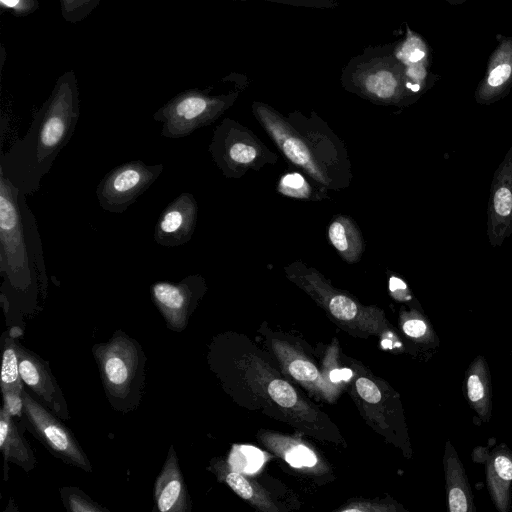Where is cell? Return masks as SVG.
Here are the masks:
<instances>
[{
	"label": "cell",
	"mask_w": 512,
	"mask_h": 512,
	"mask_svg": "<svg viewBox=\"0 0 512 512\" xmlns=\"http://www.w3.org/2000/svg\"><path fill=\"white\" fill-rule=\"evenodd\" d=\"M79 117L80 92L72 69L58 77L24 137L1 153L0 172L25 195L37 192L42 178L71 140Z\"/></svg>",
	"instance_id": "6da1fadb"
},
{
	"label": "cell",
	"mask_w": 512,
	"mask_h": 512,
	"mask_svg": "<svg viewBox=\"0 0 512 512\" xmlns=\"http://www.w3.org/2000/svg\"><path fill=\"white\" fill-rule=\"evenodd\" d=\"M26 196L0 172V271L8 284L26 291L47 283L40 234Z\"/></svg>",
	"instance_id": "7a4b0ae2"
},
{
	"label": "cell",
	"mask_w": 512,
	"mask_h": 512,
	"mask_svg": "<svg viewBox=\"0 0 512 512\" xmlns=\"http://www.w3.org/2000/svg\"><path fill=\"white\" fill-rule=\"evenodd\" d=\"M92 354L105 396L113 410H136L144 395L147 357L140 343L122 330L94 344Z\"/></svg>",
	"instance_id": "3957f363"
},
{
	"label": "cell",
	"mask_w": 512,
	"mask_h": 512,
	"mask_svg": "<svg viewBox=\"0 0 512 512\" xmlns=\"http://www.w3.org/2000/svg\"><path fill=\"white\" fill-rule=\"evenodd\" d=\"M341 83L346 90L376 103L401 105L416 96L392 44L367 47L351 58L342 69Z\"/></svg>",
	"instance_id": "277c9868"
},
{
	"label": "cell",
	"mask_w": 512,
	"mask_h": 512,
	"mask_svg": "<svg viewBox=\"0 0 512 512\" xmlns=\"http://www.w3.org/2000/svg\"><path fill=\"white\" fill-rule=\"evenodd\" d=\"M211 94L212 87L184 90L156 110L152 118L162 124L161 135L170 139L186 137L216 121L237 99L240 88Z\"/></svg>",
	"instance_id": "5b68a950"
},
{
	"label": "cell",
	"mask_w": 512,
	"mask_h": 512,
	"mask_svg": "<svg viewBox=\"0 0 512 512\" xmlns=\"http://www.w3.org/2000/svg\"><path fill=\"white\" fill-rule=\"evenodd\" d=\"M22 426L30 432L55 458L85 472L92 464L74 433L57 415L45 407L27 388L22 392Z\"/></svg>",
	"instance_id": "8992f818"
},
{
	"label": "cell",
	"mask_w": 512,
	"mask_h": 512,
	"mask_svg": "<svg viewBox=\"0 0 512 512\" xmlns=\"http://www.w3.org/2000/svg\"><path fill=\"white\" fill-rule=\"evenodd\" d=\"M162 163L129 161L110 170L96 186L100 207L110 213L125 212L162 174Z\"/></svg>",
	"instance_id": "52a82bcc"
},
{
	"label": "cell",
	"mask_w": 512,
	"mask_h": 512,
	"mask_svg": "<svg viewBox=\"0 0 512 512\" xmlns=\"http://www.w3.org/2000/svg\"><path fill=\"white\" fill-rule=\"evenodd\" d=\"M206 291L204 278L188 275L179 282L157 281L150 286L151 300L165 320L168 329L182 332Z\"/></svg>",
	"instance_id": "ba28073f"
},
{
	"label": "cell",
	"mask_w": 512,
	"mask_h": 512,
	"mask_svg": "<svg viewBox=\"0 0 512 512\" xmlns=\"http://www.w3.org/2000/svg\"><path fill=\"white\" fill-rule=\"evenodd\" d=\"M20 376L25 387L62 420L71 415L64 394L52 374L49 362L16 341Z\"/></svg>",
	"instance_id": "9c48e42d"
},
{
	"label": "cell",
	"mask_w": 512,
	"mask_h": 512,
	"mask_svg": "<svg viewBox=\"0 0 512 512\" xmlns=\"http://www.w3.org/2000/svg\"><path fill=\"white\" fill-rule=\"evenodd\" d=\"M253 111L284 155L317 181L328 184L321 166L306 142L291 129L289 123L270 106L254 102Z\"/></svg>",
	"instance_id": "30bf717a"
},
{
	"label": "cell",
	"mask_w": 512,
	"mask_h": 512,
	"mask_svg": "<svg viewBox=\"0 0 512 512\" xmlns=\"http://www.w3.org/2000/svg\"><path fill=\"white\" fill-rule=\"evenodd\" d=\"M216 165L227 177L237 176L260 157V150L248 140L241 127L225 119L216 127L208 148Z\"/></svg>",
	"instance_id": "8fae6325"
},
{
	"label": "cell",
	"mask_w": 512,
	"mask_h": 512,
	"mask_svg": "<svg viewBox=\"0 0 512 512\" xmlns=\"http://www.w3.org/2000/svg\"><path fill=\"white\" fill-rule=\"evenodd\" d=\"M512 234V146L495 170L487 212V236L493 247Z\"/></svg>",
	"instance_id": "7c38bea8"
},
{
	"label": "cell",
	"mask_w": 512,
	"mask_h": 512,
	"mask_svg": "<svg viewBox=\"0 0 512 512\" xmlns=\"http://www.w3.org/2000/svg\"><path fill=\"white\" fill-rule=\"evenodd\" d=\"M198 205L193 194L183 192L161 212L154 228L153 239L163 247L188 243L194 234Z\"/></svg>",
	"instance_id": "4fadbf2b"
},
{
	"label": "cell",
	"mask_w": 512,
	"mask_h": 512,
	"mask_svg": "<svg viewBox=\"0 0 512 512\" xmlns=\"http://www.w3.org/2000/svg\"><path fill=\"white\" fill-rule=\"evenodd\" d=\"M154 501L160 512H188L191 500L181 472L178 456L170 446L165 462L155 480Z\"/></svg>",
	"instance_id": "5bb4252c"
},
{
	"label": "cell",
	"mask_w": 512,
	"mask_h": 512,
	"mask_svg": "<svg viewBox=\"0 0 512 512\" xmlns=\"http://www.w3.org/2000/svg\"><path fill=\"white\" fill-rule=\"evenodd\" d=\"M512 87V37H503L490 55L484 77L475 91L478 104L489 105Z\"/></svg>",
	"instance_id": "9a60e30c"
},
{
	"label": "cell",
	"mask_w": 512,
	"mask_h": 512,
	"mask_svg": "<svg viewBox=\"0 0 512 512\" xmlns=\"http://www.w3.org/2000/svg\"><path fill=\"white\" fill-rule=\"evenodd\" d=\"M443 464L448 511L475 512L473 493L464 466L449 440L445 443Z\"/></svg>",
	"instance_id": "2e32d148"
},
{
	"label": "cell",
	"mask_w": 512,
	"mask_h": 512,
	"mask_svg": "<svg viewBox=\"0 0 512 512\" xmlns=\"http://www.w3.org/2000/svg\"><path fill=\"white\" fill-rule=\"evenodd\" d=\"M486 481L491 499L500 512L511 505L512 451L501 443L487 457Z\"/></svg>",
	"instance_id": "e0dca14e"
},
{
	"label": "cell",
	"mask_w": 512,
	"mask_h": 512,
	"mask_svg": "<svg viewBox=\"0 0 512 512\" xmlns=\"http://www.w3.org/2000/svg\"><path fill=\"white\" fill-rule=\"evenodd\" d=\"M463 391L478 417L483 422H489L492 414L491 375L488 363L482 355L477 356L466 370Z\"/></svg>",
	"instance_id": "ac0fdd59"
},
{
	"label": "cell",
	"mask_w": 512,
	"mask_h": 512,
	"mask_svg": "<svg viewBox=\"0 0 512 512\" xmlns=\"http://www.w3.org/2000/svg\"><path fill=\"white\" fill-rule=\"evenodd\" d=\"M0 450L7 462H12L30 472L36 465V458L33 450L19 430L14 417L2 406L0 410Z\"/></svg>",
	"instance_id": "d6986e66"
},
{
	"label": "cell",
	"mask_w": 512,
	"mask_h": 512,
	"mask_svg": "<svg viewBox=\"0 0 512 512\" xmlns=\"http://www.w3.org/2000/svg\"><path fill=\"white\" fill-rule=\"evenodd\" d=\"M331 244L348 262L359 260L363 252V240L355 223L343 216L334 219L328 229Z\"/></svg>",
	"instance_id": "ffe728a7"
},
{
	"label": "cell",
	"mask_w": 512,
	"mask_h": 512,
	"mask_svg": "<svg viewBox=\"0 0 512 512\" xmlns=\"http://www.w3.org/2000/svg\"><path fill=\"white\" fill-rule=\"evenodd\" d=\"M16 341L13 337L3 334L1 338L2 365H1V391L22 392L24 384L19 371V359Z\"/></svg>",
	"instance_id": "44dd1931"
},
{
	"label": "cell",
	"mask_w": 512,
	"mask_h": 512,
	"mask_svg": "<svg viewBox=\"0 0 512 512\" xmlns=\"http://www.w3.org/2000/svg\"><path fill=\"white\" fill-rule=\"evenodd\" d=\"M60 495L65 508L70 512L108 511L106 508L94 502L78 487H62L60 489Z\"/></svg>",
	"instance_id": "7402d4cb"
},
{
	"label": "cell",
	"mask_w": 512,
	"mask_h": 512,
	"mask_svg": "<svg viewBox=\"0 0 512 512\" xmlns=\"http://www.w3.org/2000/svg\"><path fill=\"white\" fill-rule=\"evenodd\" d=\"M102 0H59L62 18L71 24L86 19Z\"/></svg>",
	"instance_id": "603a6c76"
},
{
	"label": "cell",
	"mask_w": 512,
	"mask_h": 512,
	"mask_svg": "<svg viewBox=\"0 0 512 512\" xmlns=\"http://www.w3.org/2000/svg\"><path fill=\"white\" fill-rule=\"evenodd\" d=\"M278 190L289 197L308 198L310 196V186L299 173H288L283 176Z\"/></svg>",
	"instance_id": "cb8c5ba5"
},
{
	"label": "cell",
	"mask_w": 512,
	"mask_h": 512,
	"mask_svg": "<svg viewBox=\"0 0 512 512\" xmlns=\"http://www.w3.org/2000/svg\"><path fill=\"white\" fill-rule=\"evenodd\" d=\"M268 393L282 407H292L297 401V394L292 386L280 379H275L269 384Z\"/></svg>",
	"instance_id": "d4e9b609"
},
{
	"label": "cell",
	"mask_w": 512,
	"mask_h": 512,
	"mask_svg": "<svg viewBox=\"0 0 512 512\" xmlns=\"http://www.w3.org/2000/svg\"><path fill=\"white\" fill-rule=\"evenodd\" d=\"M329 310L341 320H351L357 314V305L349 297L337 294L330 299Z\"/></svg>",
	"instance_id": "484cf974"
},
{
	"label": "cell",
	"mask_w": 512,
	"mask_h": 512,
	"mask_svg": "<svg viewBox=\"0 0 512 512\" xmlns=\"http://www.w3.org/2000/svg\"><path fill=\"white\" fill-rule=\"evenodd\" d=\"M1 9L9 11L16 17H25L40 7L39 0H0Z\"/></svg>",
	"instance_id": "4316f807"
},
{
	"label": "cell",
	"mask_w": 512,
	"mask_h": 512,
	"mask_svg": "<svg viewBox=\"0 0 512 512\" xmlns=\"http://www.w3.org/2000/svg\"><path fill=\"white\" fill-rule=\"evenodd\" d=\"M240 456H236V459L239 462L245 460V465L243 470L246 473H254L256 472L264 462L263 453L255 447L251 446H242L239 449Z\"/></svg>",
	"instance_id": "83f0119b"
},
{
	"label": "cell",
	"mask_w": 512,
	"mask_h": 512,
	"mask_svg": "<svg viewBox=\"0 0 512 512\" xmlns=\"http://www.w3.org/2000/svg\"><path fill=\"white\" fill-rule=\"evenodd\" d=\"M286 461L293 467L313 466L316 463L314 453L305 446H296L286 453Z\"/></svg>",
	"instance_id": "f1b7e54d"
},
{
	"label": "cell",
	"mask_w": 512,
	"mask_h": 512,
	"mask_svg": "<svg viewBox=\"0 0 512 512\" xmlns=\"http://www.w3.org/2000/svg\"><path fill=\"white\" fill-rule=\"evenodd\" d=\"M289 372L295 379L301 381H312L319 376L317 368L312 363L299 359L290 363Z\"/></svg>",
	"instance_id": "f546056e"
},
{
	"label": "cell",
	"mask_w": 512,
	"mask_h": 512,
	"mask_svg": "<svg viewBox=\"0 0 512 512\" xmlns=\"http://www.w3.org/2000/svg\"><path fill=\"white\" fill-rule=\"evenodd\" d=\"M251 1V0H238ZM279 3L295 7L317 8V9H335L339 6L338 0H256Z\"/></svg>",
	"instance_id": "4dcf8cb0"
},
{
	"label": "cell",
	"mask_w": 512,
	"mask_h": 512,
	"mask_svg": "<svg viewBox=\"0 0 512 512\" xmlns=\"http://www.w3.org/2000/svg\"><path fill=\"white\" fill-rule=\"evenodd\" d=\"M226 483L243 499L253 496V489L249 482L238 472H230L225 477Z\"/></svg>",
	"instance_id": "1f68e13d"
},
{
	"label": "cell",
	"mask_w": 512,
	"mask_h": 512,
	"mask_svg": "<svg viewBox=\"0 0 512 512\" xmlns=\"http://www.w3.org/2000/svg\"><path fill=\"white\" fill-rule=\"evenodd\" d=\"M356 388L363 400L369 403H378L381 400V392L371 380L361 377L356 381Z\"/></svg>",
	"instance_id": "d6a6232c"
},
{
	"label": "cell",
	"mask_w": 512,
	"mask_h": 512,
	"mask_svg": "<svg viewBox=\"0 0 512 512\" xmlns=\"http://www.w3.org/2000/svg\"><path fill=\"white\" fill-rule=\"evenodd\" d=\"M404 333L411 337L420 339L423 337H430V327L422 318H410L403 324Z\"/></svg>",
	"instance_id": "836d02e7"
},
{
	"label": "cell",
	"mask_w": 512,
	"mask_h": 512,
	"mask_svg": "<svg viewBox=\"0 0 512 512\" xmlns=\"http://www.w3.org/2000/svg\"><path fill=\"white\" fill-rule=\"evenodd\" d=\"M23 392V391H22ZM22 392L5 391L3 394V406L10 412L15 418L18 417L20 420L23 411V397Z\"/></svg>",
	"instance_id": "e575fe53"
},
{
	"label": "cell",
	"mask_w": 512,
	"mask_h": 512,
	"mask_svg": "<svg viewBox=\"0 0 512 512\" xmlns=\"http://www.w3.org/2000/svg\"><path fill=\"white\" fill-rule=\"evenodd\" d=\"M352 377V371L350 369H335L330 373V379L333 382H339L341 380H349Z\"/></svg>",
	"instance_id": "d590c367"
},
{
	"label": "cell",
	"mask_w": 512,
	"mask_h": 512,
	"mask_svg": "<svg viewBox=\"0 0 512 512\" xmlns=\"http://www.w3.org/2000/svg\"><path fill=\"white\" fill-rule=\"evenodd\" d=\"M389 288L392 293H406L407 286L400 278L392 276L389 280Z\"/></svg>",
	"instance_id": "8d00e7d4"
},
{
	"label": "cell",
	"mask_w": 512,
	"mask_h": 512,
	"mask_svg": "<svg viewBox=\"0 0 512 512\" xmlns=\"http://www.w3.org/2000/svg\"><path fill=\"white\" fill-rule=\"evenodd\" d=\"M450 4H453V5H459V4H463L464 2H466V0H444Z\"/></svg>",
	"instance_id": "74e56055"
}]
</instances>
